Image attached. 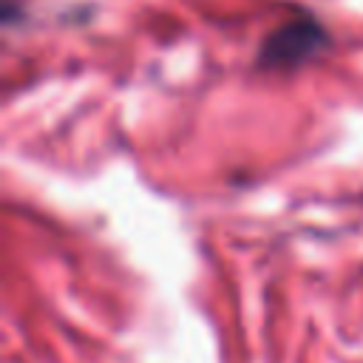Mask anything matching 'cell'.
<instances>
[{
  "mask_svg": "<svg viewBox=\"0 0 363 363\" xmlns=\"http://www.w3.org/2000/svg\"><path fill=\"white\" fill-rule=\"evenodd\" d=\"M318 43H320V28L315 23H292V26H286L269 37V43L264 48V60L272 65L298 62L306 54H312Z\"/></svg>",
  "mask_w": 363,
  "mask_h": 363,
  "instance_id": "cell-1",
  "label": "cell"
}]
</instances>
